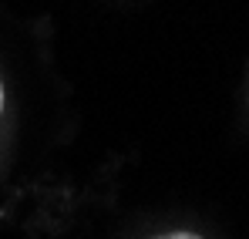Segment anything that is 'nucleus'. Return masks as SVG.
<instances>
[{
	"mask_svg": "<svg viewBox=\"0 0 249 239\" xmlns=\"http://www.w3.org/2000/svg\"><path fill=\"white\" fill-rule=\"evenodd\" d=\"M0 108H3V84H0Z\"/></svg>",
	"mask_w": 249,
	"mask_h": 239,
	"instance_id": "f03ea898",
	"label": "nucleus"
},
{
	"mask_svg": "<svg viewBox=\"0 0 249 239\" xmlns=\"http://www.w3.org/2000/svg\"><path fill=\"white\" fill-rule=\"evenodd\" d=\"M155 239H202V236H196V233H165V236H155Z\"/></svg>",
	"mask_w": 249,
	"mask_h": 239,
	"instance_id": "f257e3e1",
	"label": "nucleus"
}]
</instances>
